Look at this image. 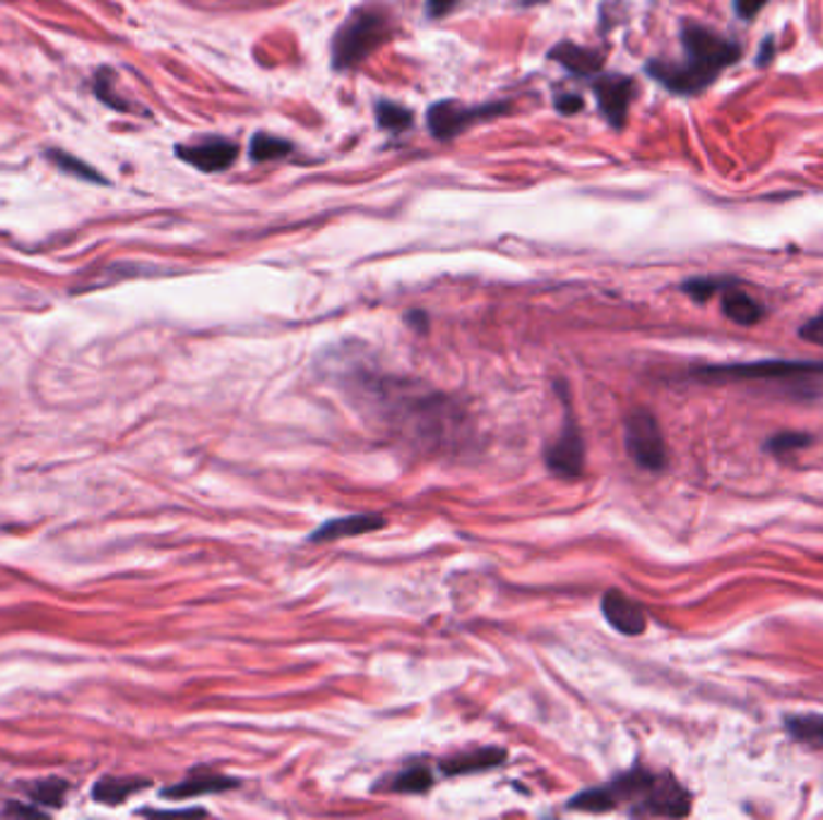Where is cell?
Instances as JSON below:
<instances>
[{
  "label": "cell",
  "instance_id": "28",
  "mask_svg": "<svg viewBox=\"0 0 823 820\" xmlns=\"http://www.w3.org/2000/svg\"><path fill=\"white\" fill-rule=\"evenodd\" d=\"M557 109L561 113H566V116L579 113L583 109V99L579 95H559L557 97Z\"/></svg>",
  "mask_w": 823,
  "mask_h": 820
},
{
  "label": "cell",
  "instance_id": "26",
  "mask_svg": "<svg viewBox=\"0 0 823 820\" xmlns=\"http://www.w3.org/2000/svg\"><path fill=\"white\" fill-rule=\"evenodd\" d=\"M799 337H802L804 342L823 347V311L799 327Z\"/></svg>",
  "mask_w": 823,
  "mask_h": 820
},
{
  "label": "cell",
  "instance_id": "17",
  "mask_svg": "<svg viewBox=\"0 0 823 820\" xmlns=\"http://www.w3.org/2000/svg\"><path fill=\"white\" fill-rule=\"evenodd\" d=\"M785 729L797 741L823 746V714H792L785 720Z\"/></svg>",
  "mask_w": 823,
  "mask_h": 820
},
{
  "label": "cell",
  "instance_id": "1",
  "mask_svg": "<svg viewBox=\"0 0 823 820\" xmlns=\"http://www.w3.org/2000/svg\"><path fill=\"white\" fill-rule=\"evenodd\" d=\"M347 395L363 417L415 453H465L475 438L467 409L425 383L357 371L347 376Z\"/></svg>",
  "mask_w": 823,
  "mask_h": 820
},
{
  "label": "cell",
  "instance_id": "5",
  "mask_svg": "<svg viewBox=\"0 0 823 820\" xmlns=\"http://www.w3.org/2000/svg\"><path fill=\"white\" fill-rule=\"evenodd\" d=\"M624 443L631 460L645 472H663L667 467V443L660 424L648 409H633L624 421Z\"/></svg>",
  "mask_w": 823,
  "mask_h": 820
},
{
  "label": "cell",
  "instance_id": "2",
  "mask_svg": "<svg viewBox=\"0 0 823 820\" xmlns=\"http://www.w3.org/2000/svg\"><path fill=\"white\" fill-rule=\"evenodd\" d=\"M627 806L629 816H665L684 818L691 811V794L667 772L633 768L627 775L611 780L607 787H595L575 794L569 801L573 811H615Z\"/></svg>",
  "mask_w": 823,
  "mask_h": 820
},
{
  "label": "cell",
  "instance_id": "13",
  "mask_svg": "<svg viewBox=\"0 0 823 820\" xmlns=\"http://www.w3.org/2000/svg\"><path fill=\"white\" fill-rule=\"evenodd\" d=\"M551 61H557L569 70L571 75L579 77H595L603 70L605 58L595 49H587V46H579L573 41H559L554 49L549 51Z\"/></svg>",
  "mask_w": 823,
  "mask_h": 820
},
{
  "label": "cell",
  "instance_id": "20",
  "mask_svg": "<svg viewBox=\"0 0 823 820\" xmlns=\"http://www.w3.org/2000/svg\"><path fill=\"white\" fill-rule=\"evenodd\" d=\"M375 121L383 128V131L391 133H403L412 125V111L399 107L395 101H385L381 99L375 104Z\"/></svg>",
  "mask_w": 823,
  "mask_h": 820
},
{
  "label": "cell",
  "instance_id": "30",
  "mask_svg": "<svg viewBox=\"0 0 823 820\" xmlns=\"http://www.w3.org/2000/svg\"><path fill=\"white\" fill-rule=\"evenodd\" d=\"M407 323H409L412 327H417L419 333H427V327H429L427 313H421V311H412V313H407Z\"/></svg>",
  "mask_w": 823,
  "mask_h": 820
},
{
  "label": "cell",
  "instance_id": "16",
  "mask_svg": "<svg viewBox=\"0 0 823 820\" xmlns=\"http://www.w3.org/2000/svg\"><path fill=\"white\" fill-rule=\"evenodd\" d=\"M723 313L737 325H756L766 315V309L754 297H749L747 291L730 287L723 291Z\"/></svg>",
  "mask_w": 823,
  "mask_h": 820
},
{
  "label": "cell",
  "instance_id": "6",
  "mask_svg": "<svg viewBox=\"0 0 823 820\" xmlns=\"http://www.w3.org/2000/svg\"><path fill=\"white\" fill-rule=\"evenodd\" d=\"M505 109H509V104L505 101L465 107V104L455 99H443L433 104V107L427 111V123H429V131L437 140H455L457 135L465 133L467 128L497 119V116L505 113Z\"/></svg>",
  "mask_w": 823,
  "mask_h": 820
},
{
  "label": "cell",
  "instance_id": "24",
  "mask_svg": "<svg viewBox=\"0 0 823 820\" xmlns=\"http://www.w3.org/2000/svg\"><path fill=\"white\" fill-rule=\"evenodd\" d=\"M807 445H811L809 433H792V431H787V433H775L773 438L766 441V445H763V448H766L768 453H773L775 458H787V455H795L797 450L807 448Z\"/></svg>",
  "mask_w": 823,
  "mask_h": 820
},
{
  "label": "cell",
  "instance_id": "25",
  "mask_svg": "<svg viewBox=\"0 0 823 820\" xmlns=\"http://www.w3.org/2000/svg\"><path fill=\"white\" fill-rule=\"evenodd\" d=\"M63 794H65V784L61 780H51L46 784H39L37 792H34V796H37L41 804H51V806L61 804Z\"/></svg>",
  "mask_w": 823,
  "mask_h": 820
},
{
  "label": "cell",
  "instance_id": "27",
  "mask_svg": "<svg viewBox=\"0 0 823 820\" xmlns=\"http://www.w3.org/2000/svg\"><path fill=\"white\" fill-rule=\"evenodd\" d=\"M766 3H768V0H732L735 13H737L739 17H742V20L756 17V15L761 13V10H763V5H766Z\"/></svg>",
  "mask_w": 823,
  "mask_h": 820
},
{
  "label": "cell",
  "instance_id": "8",
  "mask_svg": "<svg viewBox=\"0 0 823 820\" xmlns=\"http://www.w3.org/2000/svg\"><path fill=\"white\" fill-rule=\"evenodd\" d=\"M699 378H737V381H761V378H799L811 373H823V363L811 361H756V363H735V366H703L693 371Z\"/></svg>",
  "mask_w": 823,
  "mask_h": 820
},
{
  "label": "cell",
  "instance_id": "21",
  "mask_svg": "<svg viewBox=\"0 0 823 820\" xmlns=\"http://www.w3.org/2000/svg\"><path fill=\"white\" fill-rule=\"evenodd\" d=\"M46 155H49L51 164H56L58 169L70 173V176H77V179H85V181H92V183H107L102 179V173L94 171L90 164H85L73 155H68V152H63V149H49Z\"/></svg>",
  "mask_w": 823,
  "mask_h": 820
},
{
  "label": "cell",
  "instance_id": "22",
  "mask_svg": "<svg viewBox=\"0 0 823 820\" xmlns=\"http://www.w3.org/2000/svg\"><path fill=\"white\" fill-rule=\"evenodd\" d=\"M735 279H723V277H693L689 282H684V294H689L696 303H705L711 297H715L717 291H725L735 287Z\"/></svg>",
  "mask_w": 823,
  "mask_h": 820
},
{
  "label": "cell",
  "instance_id": "11",
  "mask_svg": "<svg viewBox=\"0 0 823 820\" xmlns=\"http://www.w3.org/2000/svg\"><path fill=\"white\" fill-rule=\"evenodd\" d=\"M603 614L607 624L615 630L624 632V636H641V632H645V626H648V616H645L643 606L619 590H609L603 596Z\"/></svg>",
  "mask_w": 823,
  "mask_h": 820
},
{
  "label": "cell",
  "instance_id": "7",
  "mask_svg": "<svg viewBox=\"0 0 823 820\" xmlns=\"http://www.w3.org/2000/svg\"><path fill=\"white\" fill-rule=\"evenodd\" d=\"M561 402L563 407H566V414H563L559 436L545 448V462L551 474L563 477V479H575L585 470V443L581 436V429L573 419L566 395H561Z\"/></svg>",
  "mask_w": 823,
  "mask_h": 820
},
{
  "label": "cell",
  "instance_id": "31",
  "mask_svg": "<svg viewBox=\"0 0 823 820\" xmlns=\"http://www.w3.org/2000/svg\"><path fill=\"white\" fill-rule=\"evenodd\" d=\"M773 53H775V44H773V39H766V41H763V44H761V53H759V65L763 68V65H766V63H771V58H773Z\"/></svg>",
  "mask_w": 823,
  "mask_h": 820
},
{
  "label": "cell",
  "instance_id": "32",
  "mask_svg": "<svg viewBox=\"0 0 823 820\" xmlns=\"http://www.w3.org/2000/svg\"><path fill=\"white\" fill-rule=\"evenodd\" d=\"M518 5H537V3H545V0H515Z\"/></svg>",
  "mask_w": 823,
  "mask_h": 820
},
{
  "label": "cell",
  "instance_id": "3",
  "mask_svg": "<svg viewBox=\"0 0 823 820\" xmlns=\"http://www.w3.org/2000/svg\"><path fill=\"white\" fill-rule=\"evenodd\" d=\"M681 49L684 61H651L648 75L660 82L675 95H699L705 87H711L725 68L735 65L742 58V49L730 39L720 37L713 29L687 22L681 27Z\"/></svg>",
  "mask_w": 823,
  "mask_h": 820
},
{
  "label": "cell",
  "instance_id": "19",
  "mask_svg": "<svg viewBox=\"0 0 823 820\" xmlns=\"http://www.w3.org/2000/svg\"><path fill=\"white\" fill-rule=\"evenodd\" d=\"M433 784V777H431V770L425 768V765H412V768H405L399 775L393 777L391 782V789L393 792H399V794H421L431 789Z\"/></svg>",
  "mask_w": 823,
  "mask_h": 820
},
{
  "label": "cell",
  "instance_id": "29",
  "mask_svg": "<svg viewBox=\"0 0 823 820\" xmlns=\"http://www.w3.org/2000/svg\"><path fill=\"white\" fill-rule=\"evenodd\" d=\"M457 3H461V0H427V13L431 17H443L449 15Z\"/></svg>",
  "mask_w": 823,
  "mask_h": 820
},
{
  "label": "cell",
  "instance_id": "14",
  "mask_svg": "<svg viewBox=\"0 0 823 820\" xmlns=\"http://www.w3.org/2000/svg\"><path fill=\"white\" fill-rule=\"evenodd\" d=\"M503 760H505V751H501V748H475V751H467V753L443 760L441 770L445 772V775H467V772L497 768L503 763Z\"/></svg>",
  "mask_w": 823,
  "mask_h": 820
},
{
  "label": "cell",
  "instance_id": "9",
  "mask_svg": "<svg viewBox=\"0 0 823 820\" xmlns=\"http://www.w3.org/2000/svg\"><path fill=\"white\" fill-rule=\"evenodd\" d=\"M593 92L607 123L611 128H624L631 101L636 97V82L627 75H595Z\"/></svg>",
  "mask_w": 823,
  "mask_h": 820
},
{
  "label": "cell",
  "instance_id": "4",
  "mask_svg": "<svg viewBox=\"0 0 823 820\" xmlns=\"http://www.w3.org/2000/svg\"><path fill=\"white\" fill-rule=\"evenodd\" d=\"M395 22L391 10L379 3H367L351 10L343 27L333 37V68L351 70L383 49L393 39Z\"/></svg>",
  "mask_w": 823,
  "mask_h": 820
},
{
  "label": "cell",
  "instance_id": "23",
  "mask_svg": "<svg viewBox=\"0 0 823 820\" xmlns=\"http://www.w3.org/2000/svg\"><path fill=\"white\" fill-rule=\"evenodd\" d=\"M289 152H291V143H287V140H282V137L258 133L251 140V159L253 161L279 159V157H287Z\"/></svg>",
  "mask_w": 823,
  "mask_h": 820
},
{
  "label": "cell",
  "instance_id": "15",
  "mask_svg": "<svg viewBox=\"0 0 823 820\" xmlns=\"http://www.w3.org/2000/svg\"><path fill=\"white\" fill-rule=\"evenodd\" d=\"M239 787V782L234 777H225V775H215V772H195V775H191L188 780H183L181 784H176V787L167 789L164 794L171 796V799H188V796H198V794H215V792H227V789H234Z\"/></svg>",
  "mask_w": 823,
  "mask_h": 820
},
{
  "label": "cell",
  "instance_id": "10",
  "mask_svg": "<svg viewBox=\"0 0 823 820\" xmlns=\"http://www.w3.org/2000/svg\"><path fill=\"white\" fill-rule=\"evenodd\" d=\"M176 155H179L181 161L191 164V167L198 171L217 173V171H227L231 164L237 161L239 145L225 137H207V140H198V143H191V145H179L176 147Z\"/></svg>",
  "mask_w": 823,
  "mask_h": 820
},
{
  "label": "cell",
  "instance_id": "18",
  "mask_svg": "<svg viewBox=\"0 0 823 820\" xmlns=\"http://www.w3.org/2000/svg\"><path fill=\"white\" fill-rule=\"evenodd\" d=\"M147 787V780H133V777H104L97 789H94V796L102 804H121L126 796L135 794L138 789Z\"/></svg>",
  "mask_w": 823,
  "mask_h": 820
},
{
  "label": "cell",
  "instance_id": "12",
  "mask_svg": "<svg viewBox=\"0 0 823 820\" xmlns=\"http://www.w3.org/2000/svg\"><path fill=\"white\" fill-rule=\"evenodd\" d=\"M385 527V518L375 512H357V515H345V518H335L331 522L321 524L315 530L309 542H337V539H347V536H359V534H369Z\"/></svg>",
  "mask_w": 823,
  "mask_h": 820
}]
</instances>
